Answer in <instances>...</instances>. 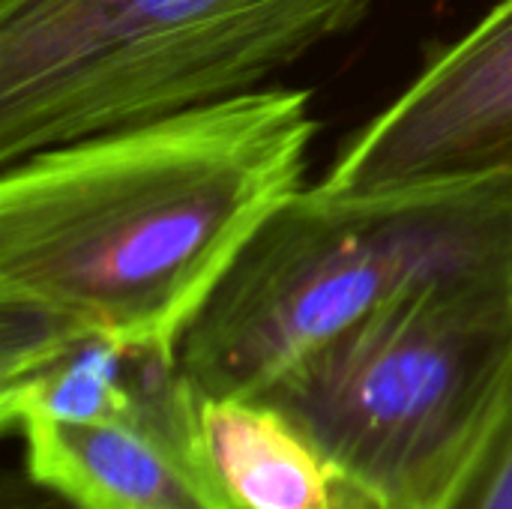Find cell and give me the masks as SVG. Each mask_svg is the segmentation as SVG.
<instances>
[{"instance_id":"obj_1","label":"cell","mask_w":512,"mask_h":509,"mask_svg":"<svg viewBox=\"0 0 512 509\" xmlns=\"http://www.w3.org/2000/svg\"><path fill=\"white\" fill-rule=\"evenodd\" d=\"M309 90L261 87L24 156L0 177V300L180 351L303 186Z\"/></svg>"},{"instance_id":"obj_2","label":"cell","mask_w":512,"mask_h":509,"mask_svg":"<svg viewBox=\"0 0 512 509\" xmlns=\"http://www.w3.org/2000/svg\"><path fill=\"white\" fill-rule=\"evenodd\" d=\"M441 282L512 285V174L291 195L180 342L201 399H255L375 309Z\"/></svg>"},{"instance_id":"obj_3","label":"cell","mask_w":512,"mask_h":509,"mask_svg":"<svg viewBox=\"0 0 512 509\" xmlns=\"http://www.w3.org/2000/svg\"><path fill=\"white\" fill-rule=\"evenodd\" d=\"M372 0H0V165L261 90Z\"/></svg>"},{"instance_id":"obj_4","label":"cell","mask_w":512,"mask_h":509,"mask_svg":"<svg viewBox=\"0 0 512 509\" xmlns=\"http://www.w3.org/2000/svg\"><path fill=\"white\" fill-rule=\"evenodd\" d=\"M512 369V285L441 282L360 318L267 399L309 429L381 509H438Z\"/></svg>"},{"instance_id":"obj_5","label":"cell","mask_w":512,"mask_h":509,"mask_svg":"<svg viewBox=\"0 0 512 509\" xmlns=\"http://www.w3.org/2000/svg\"><path fill=\"white\" fill-rule=\"evenodd\" d=\"M512 174V0L441 48L318 183L369 195Z\"/></svg>"},{"instance_id":"obj_6","label":"cell","mask_w":512,"mask_h":509,"mask_svg":"<svg viewBox=\"0 0 512 509\" xmlns=\"http://www.w3.org/2000/svg\"><path fill=\"white\" fill-rule=\"evenodd\" d=\"M0 351V423H183L201 396L180 369V354L135 345L72 324L36 306L6 303Z\"/></svg>"},{"instance_id":"obj_7","label":"cell","mask_w":512,"mask_h":509,"mask_svg":"<svg viewBox=\"0 0 512 509\" xmlns=\"http://www.w3.org/2000/svg\"><path fill=\"white\" fill-rule=\"evenodd\" d=\"M27 474L72 509H231L183 423H30Z\"/></svg>"},{"instance_id":"obj_8","label":"cell","mask_w":512,"mask_h":509,"mask_svg":"<svg viewBox=\"0 0 512 509\" xmlns=\"http://www.w3.org/2000/svg\"><path fill=\"white\" fill-rule=\"evenodd\" d=\"M198 441L231 509H381L309 429L267 399H201Z\"/></svg>"},{"instance_id":"obj_9","label":"cell","mask_w":512,"mask_h":509,"mask_svg":"<svg viewBox=\"0 0 512 509\" xmlns=\"http://www.w3.org/2000/svg\"><path fill=\"white\" fill-rule=\"evenodd\" d=\"M438 509H512V369L480 444Z\"/></svg>"}]
</instances>
